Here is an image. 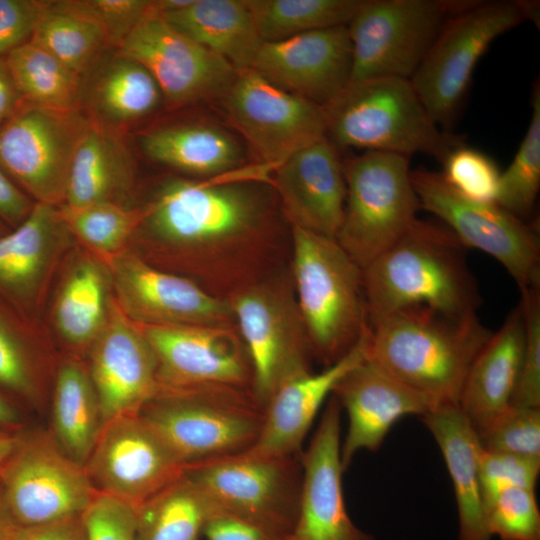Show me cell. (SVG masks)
<instances>
[{
    "label": "cell",
    "mask_w": 540,
    "mask_h": 540,
    "mask_svg": "<svg viewBox=\"0 0 540 540\" xmlns=\"http://www.w3.org/2000/svg\"><path fill=\"white\" fill-rule=\"evenodd\" d=\"M465 248L443 224L417 219L363 269L369 327L411 307L452 317L476 314L481 297Z\"/></svg>",
    "instance_id": "cell-1"
},
{
    "label": "cell",
    "mask_w": 540,
    "mask_h": 540,
    "mask_svg": "<svg viewBox=\"0 0 540 540\" xmlns=\"http://www.w3.org/2000/svg\"><path fill=\"white\" fill-rule=\"evenodd\" d=\"M223 176L198 181L165 179L139 208L140 221L132 240L139 238L172 253L202 256L252 238L267 220L266 197L255 184Z\"/></svg>",
    "instance_id": "cell-2"
},
{
    "label": "cell",
    "mask_w": 540,
    "mask_h": 540,
    "mask_svg": "<svg viewBox=\"0 0 540 540\" xmlns=\"http://www.w3.org/2000/svg\"><path fill=\"white\" fill-rule=\"evenodd\" d=\"M491 334L477 314L452 317L411 307L370 328L368 357L433 409L459 403L469 368Z\"/></svg>",
    "instance_id": "cell-3"
},
{
    "label": "cell",
    "mask_w": 540,
    "mask_h": 540,
    "mask_svg": "<svg viewBox=\"0 0 540 540\" xmlns=\"http://www.w3.org/2000/svg\"><path fill=\"white\" fill-rule=\"evenodd\" d=\"M297 306L312 354L329 366L370 329L363 270L336 238L292 225Z\"/></svg>",
    "instance_id": "cell-4"
},
{
    "label": "cell",
    "mask_w": 540,
    "mask_h": 540,
    "mask_svg": "<svg viewBox=\"0 0 540 540\" xmlns=\"http://www.w3.org/2000/svg\"><path fill=\"white\" fill-rule=\"evenodd\" d=\"M326 137L338 147L409 156L423 153L442 162L463 144L431 118L411 81L372 78L351 82L328 106Z\"/></svg>",
    "instance_id": "cell-5"
},
{
    "label": "cell",
    "mask_w": 540,
    "mask_h": 540,
    "mask_svg": "<svg viewBox=\"0 0 540 540\" xmlns=\"http://www.w3.org/2000/svg\"><path fill=\"white\" fill-rule=\"evenodd\" d=\"M139 415L187 467L248 451L265 407L248 388L201 386L159 389Z\"/></svg>",
    "instance_id": "cell-6"
},
{
    "label": "cell",
    "mask_w": 540,
    "mask_h": 540,
    "mask_svg": "<svg viewBox=\"0 0 540 540\" xmlns=\"http://www.w3.org/2000/svg\"><path fill=\"white\" fill-rule=\"evenodd\" d=\"M536 4L472 1L450 17L410 79L436 124L448 132L464 102L473 71L491 43L528 19Z\"/></svg>",
    "instance_id": "cell-7"
},
{
    "label": "cell",
    "mask_w": 540,
    "mask_h": 540,
    "mask_svg": "<svg viewBox=\"0 0 540 540\" xmlns=\"http://www.w3.org/2000/svg\"><path fill=\"white\" fill-rule=\"evenodd\" d=\"M184 476L213 512L289 539L299 509L300 454L259 457L244 452L189 465Z\"/></svg>",
    "instance_id": "cell-8"
},
{
    "label": "cell",
    "mask_w": 540,
    "mask_h": 540,
    "mask_svg": "<svg viewBox=\"0 0 540 540\" xmlns=\"http://www.w3.org/2000/svg\"><path fill=\"white\" fill-rule=\"evenodd\" d=\"M346 197L336 240L363 270L418 219L407 156L365 151L343 162Z\"/></svg>",
    "instance_id": "cell-9"
},
{
    "label": "cell",
    "mask_w": 540,
    "mask_h": 540,
    "mask_svg": "<svg viewBox=\"0 0 540 540\" xmlns=\"http://www.w3.org/2000/svg\"><path fill=\"white\" fill-rule=\"evenodd\" d=\"M471 3L364 0L347 25L352 45L351 82L385 77L410 80L447 20Z\"/></svg>",
    "instance_id": "cell-10"
},
{
    "label": "cell",
    "mask_w": 540,
    "mask_h": 540,
    "mask_svg": "<svg viewBox=\"0 0 540 540\" xmlns=\"http://www.w3.org/2000/svg\"><path fill=\"white\" fill-rule=\"evenodd\" d=\"M423 209L447 227L467 248L496 259L520 292L540 288V241L535 228L497 202H478L457 193L441 173L427 169L410 171Z\"/></svg>",
    "instance_id": "cell-11"
},
{
    "label": "cell",
    "mask_w": 540,
    "mask_h": 540,
    "mask_svg": "<svg viewBox=\"0 0 540 540\" xmlns=\"http://www.w3.org/2000/svg\"><path fill=\"white\" fill-rule=\"evenodd\" d=\"M91 124L82 107L24 102L0 128V167L35 203L61 206L76 150Z\"/></svg>",
    "instance_id": "cell-12"
},
{
    "label": "cell",
    "mask_w": 540,
    "mask_h": 540,
    "mask_svg": "<svg viewBox=\"0 0 540 540\" xmlns=\"http://www.w3.org/2000/svg\"><path fill=\"white\" fill-rule=\"evenodd\" d=\"M0 478L18 526L81 515L98 492L85 465L42 432L18 431Z\"/></svg>",
    "instance_id": "cell-13"
},
{
    "label": "cell",
    "mask_w": 540,
    "mask_h": 540,
    "mask_svg": "<svg viewBox=\"0 0 540 540\" xmlns=\"http://www.w3.org/2000/svg\"><path fill=\"white\" fill-rule=\"evenodd\" d=\"M229 303L250 360L251 390L265 407L283 383L312 372V350L297 303L270 284L246 287Z\"/></svg>",
    "instance_id": "cell-14"
},
{
    "label": "cell",
    "mask_w": 540,
    "mask_h": 540,
    "mask_svg": "<svg viewBox=\"0 0 540 540\" xmlns=\"http://www.w3.org/2000/svg\"><path fill=\"white\" fill-rule=\"evenodd\" d=\"M223 98L229 121L274 168L326 137L324 107L282 90L253 68L238 70Z\"/></svg>",
    "instance_id": "cell-15"
},
{
    "label": "cell",
    "mask_w": 540,
    "mask_h": 540,
    "mask_svg": "<svg viewBox=\"0 0 540 540\" xmlns=\"http://www.w3.org/2000/svg\"><path fill=\"white\" fill-rule=\"evenodd\" d=\"M85 468L97 491L138 508L182 478L186 466L136 413L103 424Z\"/></svg>",
    "instance_id": "cell-16"
},
{
    "label": "cell",
    "mask_w": 540,
    "mask_h": 540,
    "mask_svg": "<svg viewBox=\"0 0 540 540\" xmlns=\"http://www.w3.org/2000/svg\"><path fill=\"white\" fill-rule=\"evenodd\" d=\"M116 51L143 65L172 106L224 96L238 71L177 31L151 7Z\"/></svg>",
    "instance_id": "cell-17"
},
{
    "label": "cell",
    "mask_w": 540,
    "mask_h": 540,
    "mask_svg": "<svg viewBox=\"0 0 540 540\" xmlns=\"http://www.w3.org/2000/svg\"><path fill=\"white\" fill-rule=\"evenodd\" d=\"M106 262L115 302L138 325L231 327L234 323L229 301L159 269L139 254L127 249Z\"/></svg>",
    "instance_id": "cell-18"
},
{
    "label": "cell",
    "mask_w": 540,
    "mask_h": 540,
    "mask_svg": "<svg viewBox=\"0 0 540 540\" xmlns=\"http://www.w3.org/2000/svg\"><path fill=\"white\" fill-rule=\"evenodd\" d=\"M139 327L157 360L159 389L201 386L251 389L250 360L232 327Z\"/></svg>",
    "instance_id": "cell-19"
},
{
    "label": "cell",
    "mask_w": 540,
    "mask_h": 540,
    "mask_svg": "<svg viewBox=\"0 0 540 540\" xmlns=\"http://www.w3.org/2000/svg\"><path fill=\"white\" fill-rule=\"evenodd\" d=\"M90 349L87 369L97 395L103 424L136 414L159 391L154 351L140 329L115 299L108 320Z\"/></svg>",
    "instance_id": "cell-20"
},
{
    "label": "cell",
    "mask_w": 540,
    "mask_h": 540,
    "mask_svg": "<svg viewBox=\"0 0 540 540\" xmlns=\"http://www.w3.org/2000/svg\"><path fill=\"white\" fill-rule=\"evenodd\" d=\"M341 409L332 395L309 446L300 454L299 509L289 540H373L353 523L345 506Z\"/></svg>",
    "instance_id": "cell-21"
},
{
    "label": "cell",
    "mask_w": 540,
    "mask_h": 540,
    "mask_svg": "<svg viewBox=\"0 0 540 540\" xmlns=\"http://www.w3.org/2000/svg\"><path fill=\"white\" fill-rule=\"evenodd\" d=\"M252 68L282 90L325 108L351 82L352 45L347 26L263 42Z\"/></svg>",
    "instance_id": "cell-22"
},
{
    "label": "cell",
    "mask_w": 540,
    "mask_h": 540,
    "mask_svg": "<svg viewBox=\"0 0 540 540\" xmlns=\"http://www.w3.org/2000/svg\"><path fill=\"white\" fill-rule=\"evenodd\" d=\"M74 241L59 206L35 203L22 223L0 236V298L30 320Z\"/></svg>",
    "instance_id": "cell-23"
},
{
    "label": "cell",
    "mask_w": 540,
    "mask_h": 540,
    "mask_svg": "<svg viewBox=\"0 0 540 540\" xmlns=\"http://www.w3.org/2000/svg\"><path fill=\"white\" fill-rule=\"evenodd\" d=\"M332 395L348 416V429L341 443L344 470L360 450L376 451L392 426L402 417H423L431 407L412 389L367 357L335 386Z\"/></svg>",
    "instance_id": "cell-24"
},
{
    "label": "cell",
    "mask_w": 540,
    "mask_h": 540,
    "mask_svg": "<svg viewBox=\"0 0 540 540\" xmlns=\"http://www.w3.org/2000/svg\"><path fill=\"white\" fill-rule=\"evenodd\" d=\"M275 171L274 184L292 225L335 238L346 197L338 148L324 137L295 152Z\"/></svg>",
    "instance_id": "cell-25"
},
{
    "label": "cell",
    "mask_w": 540,
    "mask_h": 540,
    "mask_svg": "<svg viewBox=\"0 0 540 540\" xmlns=\"http://www.w3.org/2000/svg\"><path fill=\"white\" fill-rule=\"evenodd\" d=\"M370 329L353 348L319 373H307L283 383L265 406L260 435L246 453L288 457L302 452V443L320 407L337 383L368 354Z\"/></svg>",
    "instance_id": "cell-26"
},
{
    "label": "cell",
    "mask_w": 540,
    "mask_h": 540,
    "mask_svg": "<svg viewBox=\"0 0 540 540\" xmlns=\"http://www.w3.org/2000/svg\"><path fill=\"white\" fill-rule=\"evenodd\" d=\"M521 303L508 314L473 360L459 398V406L476 432L511 402L524 348Z\"/></svg>",
    "instance_id": "cell-27"
},
{
    "label": "cell",
    "mask_w": 540,
    "mask_h": 540,
    "mask_svg": "<svg viewBox=\"0 0 540 540\" xmlns=\"http://www.w3.org/2000/svg\"><path fill=\"white\" fill-rule=\"evenodd\" d=\"M422 418L452 480L459 518L458 540H490L479 472L482 447L476 430L459 404L435 407Z\"/></svg>",
    "instance_id": "cell-28"
},
{
    "label": "cell",
    "mask_w": 540,
    "mask_h": 540,
    "mask_svg": "<svg viewBox=\"0 0 540 540\" xmlns=\"http://www.w3.org/2000/svg\"><path fill=\"white\" fill-rule=\"evenodd\" d=\"M113 299L107 262L86 249L78 250L69 260L54 299L56 332L73 348H90L108 320Z\"/></svg>",
    "instance_id": "cell-29"
},
{
    "label": "cell",
    "mask_w": 540,
    "mask_h": 540,
    "mask_svg": "<svg viewBox=\"0 0 540 540\" xmlns=\"http://www.w3.org/2000/svg\"><path fill=\"white\" fill-rule=\"evenodd\" d=\"M87 72L90 76L85 82L82 79L81 94L85 112L113 130L147 116L163 99L149 71L117 51L108 57L102 54Z\"/></svg>",
    "instance_id": "cell-30"
},
{
    "label": "cell",
    "mask_w": 540,
    "mask_h": 540,
    "mask_svg": "<svg viewBox=\"0 0 540 540\" xmlns=\"http://www.w3.org/2000/svg\"><path fill=\"white\" fill-rule=\"evenodd\" d=\"M134 178L132 155L116 130L91 120L74 155L62 205L125 204Z\"/></svg>",
    "instance_id": "cell-31"
},
{
    "label": "cell",
    "mask_w": 540,
    "mask_h": 540,
    "mask_svg": "<svg viewBox=\"0 0 540 540\" xmlns=\"http://www.w3.org/2000/svg\"><path fill=\"white\" fill-rule=\"evenodd\" d=\"M156 15L236 70L252 68L263 43L244 0H192L181 9Z\"/></svg>",
    "instance_id": "cell-32"
},
{
    "label": "cell",
    "mask_w": 540,
    "mask_h": 540,
    "mask_svg": "<svg viewBox=\"0 0 540 540\" xmlns=\"http://www.w3.org/2000/svg\"><path fill=\"white\" fill-rule=\"evenodd\" d=\"M141 151L154 162L202 177H218L235 169L242 151L223 129L201 123L162 126L138 138Z\"/></svg>",
    "instance_id": "cell-33"
},
{
    "label": "cell",
    "mask_w": 540,
    "mask_h": 540,
    "mask_svg": "<svg viewBox=\"0 0 540 540\" xmlns=\"http://www.w3.org/2000/svg\"><path fill=\"white\" fill-rule=\"evenodd\" d=\"M30 42L82 76L110 48L102 25L83 0L46 1Z\"/></svg>",
    "instance_id": "cell-34"
},
{
    "label": "cell",
    "mask_w": 540,
    "mask_h": 540,
    "mask_svg": "<svg viewBox=\"0 0 540 540\" xmlns=\"http://www.w3.org/2000/svg\"><path fill=\"white\" fill-rule=\"evenodd\" d=\"M53 425L60 447L85 465L103 421L88 371L77 361L63 363L57 372Z\"/></svg>",
    "instance_id": "cell-35"
},
{
    "label": "cell",
    "mask_w": 540,
    "mask_h": 540,
    "mask_svg": "<svg viewBox=\"0 0 540 540\" xmlns=\"http://www.w3.org/2000/svg\"><path fill=\"white\" fill-rule=\"evenodd\" d=\"M24 102L52 109L81 107L82 75L28 42L5 57Z\"/></svg>",
    "instance_id": "cell-36"
},
{
    "label": "cell",
    "mask_w": 540,
    "mask_h": 540,
    "mask_svg": "<svg viewBox=\"0 0 540 540\" xmlns=\"http://www.w3.org/2000/svg\"><path fill=\"white\" fill-rule=\"evenodd\" d=\"M263 42L347 26L364 0H244Z\"/></svg>",
    "instance_id": "cell-37"
},
{
    "label": "cell",
    "mask_w": 540,
    "mask_h": 540,
    "mask_svg": "<svg viewBox=\"0 0 540 540\" xmlns=\"http://www.w3.org/2000/svg\"><path fill=\"white\" fill-rule=\"evenodd\" d=\"M212 512L183 475L137 508L136 540H199Z\"/></svg>",
    "instance_id": "cell-38"
},
{
    "label": "cell",
    "mask_w": 540,
    "mask_h": 540,
    "mask_svg": "<svg viewBox=\"0 0 540 540\" xmlns=\"http://www.w3.org/2000/svg\"><path fill=\"white\" fill-rule=\"evenodd\" d=\"M59 208L75 240L104 261L127 250L140 221L139 208L120 203Z\"/></svg>",
    "instance_id": "cell-39"
},
{
    "label": "cell",
    "mask_w": 540,
    "mask_h": 540,
    "mask_svg": "<svg viewBox=\"0 0 540 540\" xmlns=\"http://www.w3.org/2000/svg\"><path fill=\"white\" fill-rule=\"evenodd\" d=\"M540 189V90L534 89L532 114L522 142L500 174L497 203L523 219L533 210Z\"/></svg>",
    "instance_id": "cell-40"
},
{
    "label": "cell",
    "mask_w": 540,
    "mask_h": 540,
    "mask_svg": "<svg viewBox=\"0 0 540 540\" xmlns=\"http://www.w3.org/2000/svg\"><path fill=\"white\" fill-rule=\"evenodd\" d=\"M28 321L0 298V392L31 400L37 384Z\"/></svg>",
    "instance_id": "cell-41"
},
{
    "label": "cell",
    "mask_w": 540,
    "mask_h": 540,
    "mask_svg": "<svg viewBox=\"0 0 540 540\" xmlns=\"http://www.w3.org/2000/svg\"><path fill=\"white\" fill-rule=\"evenodd\" d=\"M477 435L485 451L540 460V408L509 405Z\"/></svg>",
    "instance_id": "cell-42"
},
{
    "label": "cell",
    "mask_w": 540,
    "mask_h": 540,
    "mask_svg": "<svg viewBox=\"0 0 540 540\" xmlns=\"http://www.w3.org/2000/svg\"><path fill=\"white\" fill-rule=\"evenodd\" d=\"M441 163L442 177L457 193L478 202H497L501 172L488 155L463 143Z\"/></svg>",
    "instance_id": "cell-43"
},
{
    "label": "cell",
    "mask_w": 540,
    "mask_h": 540,
    "mask_svg": "<svg viewBox=\"0 0 540 540\" xmlns=\"http://www.w3.org/2000/svg\"><path fill=\"white\" fill-rule=\"evenodd\" d=\"M492 536L501 540H540V512L535 490L510 488L502 491L486 508Z\"/></svg>",
    "instance_id": "cell-44"
},
{
    "label": "cell",
    "mask_w": 540,
    "mask_h": 540,
    "mask_svg": "<svg viewBox=\"0 0 540 540\" xmlns=\"http://www.w3.org/2000/svg\"><path fill=\"white\" fill-rule=\"evenodd\" d=\"M524 348L518 381L510 405L540 408V288L521 292Z\"/></svg>",
    "instance_id": "cell-45"
},
{
    "label": "cell",
    "mask_w": 540,
    "mask_h": 540,
    "mask_svg": "<svg viewBox=\"0 0 540 540\" xmlns=\"http://www.w3.org/2000/svg\"><path fill=\"white\" fill-rule=\"evenodd\" d=\"M479 472L486 512L488 505L504 490H535L540 473V460L482 449Z\"/></svg>",
    "instance_id": "cell-46"
},
{
    "label": "cell",
    "mask_w": 540,
    "mask_h": 540,
    "mask_svg": "<svg viewBox=\"0 0 540 540\" xmlns=\"http://www.w3.org/2000/svg\"><path fill=\"white\" fill-rule=\"evenodd\" d=\"M87 540H136L137 508L97 492L82 513Z\"/></svg>",
    "instance_id": "cell-47"
},
{
    "label": "cell",
    "mask_w": 540,
    "mask_h": 540,
    "mask_svg": "<svg viewBox=\"0 0 540 540\" xmlns=\"http://www.w3.org/2000/svg\"><path fill=\"white\" fill-rule=\"evenodd\" d=\"M102 25L108 44L117 49L150 11L149 0H83Z\"/></svg>",
    "instance_id": "cell-48"
},
{
    "label": "cell",
    "mask_w": 540,
    "mask_h": 540,
    "mask_svg": "<svg viewBox=\"0 0 540 540\" xmlns=\"http://www.w3.org/2000/svg\"><path fill=\"white\" fill-rule=\"evenodd\" d=\"M46 1L0 0V58L28 43Z\"/></svg>",
    "instance_id": "cell-49"
},
{
    "label": "cell",
    "mask_w": 540,
    "mask_h": 540,
    "mask_svg": "<svg viewBox=\"0 0 540 540\" xmlns=\"http://www.w3.org/2000/svg\"><path fill=\"white\" fill-rule=\"evenodd\" d=\"M202 535L206 540H289L271 535L228 515L212 512Z\"/></svg>",
    "instance_id": "cell-50"
},
{
    "label": "cell",
    "mask_w": 540,
    "mask_h": 540,
    "mask_svg": "<svg viewBox=\"0 0 540 540\" xmlns=\"http://www.w3.org/2000/svg\"><path fill=\"white\" fill-rule=\"evenodd\" d=\"M14 540H87L82 514L32 526H19Z\"/></svg>",
    "instance_id": "cell-51"
},
{
    "label": "cell",
    "mask_w": 540,
    "mask_h": 540,
    "mask_svg": "<svg viewBox=\"0 0 540 540\" xmlns=\"http://www.w3.org/2000/svg\"><path fill=\"white\" fill-rule=\"evenodd\" d=\"M34 204L0 167V221L15 228L26 219Z\"/></svg>",
    "instance_id": "cell-52"
},
{
    "label": "cell",
    "mask_w": 540,
    "mask_h": 540,
    "mask_svg": "<svg viewBox=\"0 0 540 540\" xmlns=\"http://www.w3.org/2000/svg\"><path fill=\"white\" fill-rule=\"evenodd\" d=\"M23 103L5 58H0V128Z\"/></svg>",
    "instance_id": "cell-53"
},
{
    "label": "cell",
    "mask_w": 540,
    "mask_h": 540,
    "mask_svg": "<svg viewBox=\"0 0 540 540\" xmlns=\"http://www.w3.org/2000/svg\"><path fill=\"white\" fill-rule=\"evenodd\" d=\"M18 527L8 507L0 478V540H14Z\"/></svg>",
    "instance_id": "cell-54"
},
{
    "label": "cell",
    "mask_w": 540,
    "mask_h": 540,
    "mask_svg": "<svg viewBox=\"0 0 540 540\" xmlns=\"http://www.w3.org/2000/svg\"><path fill=\"white\" fill-rule=\"evenodd\" d=\"M19 426V415L7 397L0 392V432L14 433Z\"/></svg>",
    "instance_id": "cell-55"
},
{
    "label": "cell",
    "mask_w": 540,
    "mask_h": 540,
    "mask_svg": "<svg viewBox=\"0 0 540 540\" xmlns=\"http://www.w3.org/2000/svg\"><path fill=\"white\" fill-rule=\"evenodd\" d=\"M17 437L18 431L14 433L0 432V471L13 451Z\"/></svg>",
    "instance_id": "cell-56"
},
{
    "label": "cell",
    "mask_w": 540,
    "mask_h": 540,
    "mask_svg": "<svg viewBox=\"0 0 540 540\" xmlns=\"http://www.w3.org/2000/svg\"><path fill=\"white\" fill-rule=\"evenodd\" d=\"M10 230L8 226H6L2 221H0V236L4 235Z\"/></svg>",
    "instance_id": "cell-57"
}]
</instances>
